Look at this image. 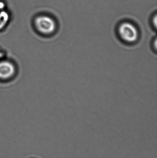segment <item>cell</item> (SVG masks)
I'll return each mask as SVG.
<instances>
[{"label": "cell", "instance_id": "6da1fadb", "mask_svg": "<svg viewBox=\"0 0 157 158\" xmlns=\"http://www.w3.org/2000/svg\"><path fill=\"white\" fill-rule=\"evenodd\" d=\"M117 34L122 42L129 45L135 44L140 38V32L137 27L127 21L122 22L118 26Z\"/></svg>", "mask_w": 157, "mask_h": 158}, {"label": "cell", "instance_id": "52a82bcc", "mask_svg": "<svg viewBox=\"0 0 157 158\" xmlns=\"http://www.w3.org/2000/svg\"><path fill=\"white\" fill-rule=\"evenodd\" d=\"M6 53L2 50H0V60L5 59Z\"/></svg>", "mask_w": 157, "mask_h": 158}, {"label": "cell", "instance_id": "5b68a950", "mask_svg": "<svg viewBox=\"0 0 157 158\" xmlns=\"http://www.w3.org/2000/svg\"><path fill=\"white\" fill-rule=\"evenodd\" d=\"M152 48L155 52H156L157 50V39L156 37L154 39L152 42Z\"/></svg>", "mask_w": 157, "mask_h": 158}, {"label": "cell", "instance_id": "277c9868", "mask_svg": "<svg viewBox=\"0 0 157 158\" xmlns=\"http://www.w3.org/2000/svg\"><path fill=\"white\" fill-rule=\"evenodd\" d=\"M9 20V15L4 10L0 11V31L6 26Z\"/></svg>", "mask_w": 157, "mask_h": 158}, {"label": "cell", "instance_id": "7a4b0ae2", "mask_svg": "<svg viewBox=\"0 0 157 158\" xmlns=\"http://www.w3.org/2000/svg\"><path fill=\"white\" fill-rule=\"evenodd\" d=\"M35 26L40 33L50 35L56 30V24L52 18L46 15L38 17L35 19Z\"/></svg>", "mask_w": 157, "mask_h": 158}, {"label": "cell", "instance_id": "3957f363", "mask_svg": "<svg viewBox=\"0 0 157 158\" xmlns=\"http://www.w3.org/2000/svg\"><path fill=\"white\" fill-rule=\"evenodd\" d=\"M15 67L12 62L3 59L0 60V79L11 78L15 73Z\"/></svg>", "mask_w": 157, "mask_h": 158}, {"label": "cell", "instance_id": "ba28073f", "mask_svg": "<svg viewBox=\"0 0 157 158\" xmlns=\"http://www.w3.org/2000/svg\"><path fill=\"white\" fill-rule=\"evenodd\" d=\"M5 4L3 2L0 1V10L1 11L3 10L4 8H5Z\"/></svg>", "mask_w": 157, "mask_h": 158}, {"label": "cell", "instance_id": "8992f818", "mask_svg": "<svg viewBox=\"0 0 157 158\" xmlns=\"http://www.w3.org/2000/svg\"><path fill=\"white\" fill-rule=\"evenodd\" d=\"M152 23H153V26L155 28V29H156L157 26V15H155L153 18V20H152Z\"/></svg>", "mask_w": 157, "mask_h": 158}]
</instances>
